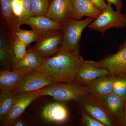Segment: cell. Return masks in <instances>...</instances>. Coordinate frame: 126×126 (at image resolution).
Listing matches in <instances>:
<instances>
[{"instance_id":"29","label":"cell","mask_w":126,"mask_h":126,"mask_svg":"<svg viewBox=\"0 0 126 126\" xmlns=\"http://www.w3.org/2000/svg\"><path fill=\"white\" fill-rule=\"evenodd\" d=\"M98 10L102 12L108 6L104 0H89Z\"/></svg>"},{"instance_id":"33","label":"cell","mask_w":126,"mask_h":126,"mask_svg":"<svg viewBox=\"0 0 126 126\" xmlns=\"http://www.w3.org/2000/svg\"><path fill=\"white\" fill-rule=\"evenodd\" d=\"M51 0H49V1H51Z\"/></svg>"},{"instance_id":"21","label":"cell","mask_w":126,"mask_h":126,"mask_svg":"<svg viewBox=\"0 0 126 126\" xmlns=\"http://www.w3.org/2000/svg\"><path fill=\"white\" fill-rule=\"evenodd\" d=\"M17 94L14 91H1L0 94V118L4 119L10 110Z\"/></svg>"},{"instance_id":"28","label":"cell","mask_w":126,"mask_h":126,"mask_svg":"<svg viewBox=\"0 0 126 126\" xmlns=\"http://www.w3.org/2000/svg\"><path fill=\"white\" fill-rule=\"evenodd\" d=\"M12 9L13 13L18 19L23 14V7L22 0H11Z\"/></svg>"},{"instance_id":"8","label":"cell","mask_w":126,"mask_h":126,"mask_svg":"<svg viewBox=\"0 0 126 126\" xmlns=\"http://www.w3.org/2000/svg\"><path fill=\"white\" fill-rule=\"evenodd\" d=\"M14 34L0 25V64L2 70L13 69L15 64Z\"/></svg>"},{"instance_id":"13","label":"cell","mask_w":126,"mask_h":126,"mask_svg":"<svg viewBox=\"0 0 126 126\" xmlns=\"http://www.w3.org/2000/svg\"><path fill=\"white\" fill-rule=\"evenodd\" d=\"M109 115L119 123H123L125 102L113 92L96 98Z\"/></svg>"},{"instance_id":"15","label":"cell","mask_w":126,"mask_h":126,"mask_svg":"<svg viewBox=\"0 0 126 126\" xmlns=\"http://www.w3.org/2000/svg\"><path fill=\"white\" fill-rule=\"evenodd\" d=\"M116 76L109 74L99 77L86 85L89 94L96 98L107 95L113 92Z\"/></svg>"},{"instance_id":"16","label":"cell","mask_w":126,"mask_h":126,"mask_svg":"<svg viewBox=\"0 0 126 126\" xmlns=\"http://www.w3.org/2000/svg\"><path fill=\"white\" fill-rule=\"evenodd\" d=\"M23 24L28 25L33 30L42 34L62 29L61 23L54 21L46 16H30L23 22Z\"/></svg>"},{"instance_id":"4","label":"cell","mask_w":126,"mask_h":126,"mask_svg":"<svg viewBox=\"0 0 126 126\" xmlns=\"http://www.w3.org/2000/svg\"><path fill=\"white\" fill-rule=\"evenodd\" d=\"M108 5L101 15L88 26L90 29L99 32L102 35L110 28H123L126 26V14L114 10L112 5Z\"/></svg>"},{"instance_id":"30","label":"cell","mask_w":126,"mask_h":126,"mask_svg":"<svg viewBox=\"0 0 126 126\" xmlns=\"http://www.w3.org/2000/svg\"><path fill=\"white\" fill-rule=\"evenodd\" d=\"M108 2V4L113 5L116 7V10L119 11L121 10L123 4L121 0H106Z\"/></svg>"},{"instance_id":"3","label":"cell","mask_w":126,"mask_h":126,"mask_svg":"<svg viewBox=\"0 0 126 126\" xmlns=\"http://www.w3.org/2000/svg\"><path fill=\"white\" fill-rule=\"evenodd\" d=\"M39 90L41 96H50L59 102L78 101L89 94L86 86L72 83H56Z\"/></svg>"},{"instance_id":"7","label":"cell","mask_w":126,"mask_h":126,"mask_svg":"<svg viewBox=\"0 0 126 126\" xmlns=\"http://www.w3.org/2000/svg\"><path fill=\"white\" fill-rule=\"evenodd\" d=\"M77 102L82 111L97 119L105 126H115L111 118L98 100L92 95L88 94Z\"/></svg>"},{"instance_id":"26","label":"cell","mask_w":126,"mask_h":126,"mask_svg":"<svg viewBox=\"0 0 126 126\" xmlns=\"http://www.w3.org/2000/svg\"><path fill=\"white\" fill-rule=\"evenodd\" d=\"M81 120L84 126H105L101 122L84 112L82 111Z\"/></svg>"},{"instance_id":"11","label":"cell","mask_w":126,"mask_h":126,"mask_svg":"<svg viewBox=\"0 0 126 126\" xmlns=\"http://www.w3.org/2000/svg\"><path fill=\"white\" fill-rule=\"evenodd\" d=\"M55 83L37 70L25 75L20 79L15 89L16 94L29 92L42 89L46 86Z\"/></svg>"},{"instance_id":"19","label":"cell","mask_w":126,"mask_h":126,"mask_svg":"<svg viewBox=\"0 0 126 126\" xmlns=\"http://www.w3.org/2000/svg\"><path fill=\"white\" fill-rule=\"evenodd\" d=\"M43 59V56L33 48L28 49L24 58L15 65L12 70L22 69L33 72L40 67Z\"/></svg>"},{"instance_id":"17","label":"cell","mask_w":126,"mask_h":126,"mask_svg":"<svg viewBox=\"0 0 126 126\" xmlns=\"http://www.w3.org/2000/svg\"><path fill=\"white\" fill-rule=\"evenodd\" d=\"M31 72L19 69L11 71L2 70L0 72V89L1 91H13L15 89L21 78Z\"/></svg>"},{"instance_id":"32","label":"cell","mask_w":126,"mask_h":126,"mask_svg":"<svg viewBox=\"0 0 126 126\" xmlns=\"http://www.w3.org/2000/svg\"><path fill=\"white\" fill-rule=\"evenodd\" d=\"M123 123L125 126H126V101L125 102V107H124V113H123Z\"/></svg>"},{"instance_id":"24","label":"cell","mask_w":126,"mask_h":126,"mask_svg":"<svg viewBox=\"0 0 126 126\" xmlns=\"http://www.w3.org/2000/svg\"><path fill=\"white\" fill-rule=\"evenodd\" d=\"M113 92L117 94L122 100L126 101V75L116 76L113 86Z\"/></svg>"},{"instance_id":"18","label":"cell","mask_w":126,"mask_h":126,"mask_svg":"<svg viewBox=\"0 0 126 126\" xmlns=\"http://www.w3.org/2000/svg\"><path fill=\"white\" fill-rule=\"evenodd\" d=\"M0 25L10 32L14 33L17 28L18 19L16 17L12 9L11 0H0Z\"/></svg>"},{"instance_id":"27","label":"cell","mask_w":126,"mask_h":126,"mask_svg":"<svg viewBox=\"0 0 126 126\" xmlns=\"http://www.w3.org/2000/svg\"><path fill=\"white\" fill-rule=\"evenodd\" d=\"M23 2V14L18 19V25L19 26L27 18L30 16L32 0H22Z\"/></svg>"},{"instance_id":"9","label":"cell","mask_w":126,"mask_h":126,"mask_svg":"<svg viewBox=\"0 0 126 126\" xmlns=\"http://www.w3.org/2000/svg\"><path fill=\"white\" fill-rule=\"evenodd\" d=\"M63 38L62 30L53 31L43 34L33 47L44 58L58 51Z\"/></svg>"},{"instance_id":"2","label":"cell","mask_w":126,"mask_h":126,"mask_svg":"<svg viewBox=\"0 0 126 126\" xmlns=\"http://www.w3.org/2000/svg\"><path fill=\"white\" fill-rule=\"evenodd\" d=\"M94 19L88 17L83 20L69 19L61 23L63 38L59 49L79 51L80 42L84 30Z\"/></svg>"},{"instance_id":"20","label":"cell","mask_w":126,"mask_h":126,"mask_svg":"<svg viewBox=\"0 0 126 126\" xmlns=\"http://www.w3.org/2000/svg\"><path fill=\"white\" fill-rule=\"evenodd\" d=\"M75 12L81 18L87 16L94 19L97 18L102 12L89 0H71Z\"/></svg>"},{"instance_id":"1","label":"cell","mask_w":126,"mask_h":126,"mask_svg":"<svg viewBox=\"0 0 126 126\" xmlns=\"http://www.w3.org/2000/svg\"><path fill=\"white\" fill-rule=\"evenodd\" d=\"M84 61L79 51L59 49L54 54L44 58L36 70L55 83H76L77 72Z\"/></svg>"},{"instance_id":"5","label":"cell","mask_w":126,"mask_h":126,"mask_svg":"<svg viewBox=\"0 0 126 126\" xmlns=\"http://www.w3.org/2000/svg\"><path fill=\"white\" fill-rule=\"evenodd\" d=\"M41 96V94L39 90L17 94L10 110L2 120V125L5 126H12L27 107Z\"/></svg>"},{"instance_id":"22","label":"cell","mask_w":126,"mask_h":126,"mask_svg":"<svg viewBox=\"0 0 126 126\" xmlns=\"http://www.w3.org/2000/svg\"><path fill=\"white\" fill-rule=\"evenodd\" d=\"M43 34L33 30H27L21 29L20 27L17 28L14 33L15 37L27 46L33 42L38 41Z\"/></svg>"},{"instance_id":"14","label":"cell","mask_w":126,"mask_h":126,"mask_svg":"<svg viewBox=\"0 0 126 126\" xmlns=\"http://www.w3.org/2000/svg\"><path fill=\"white\" fill-rule=\"evenodd\" d=\"M94 61L84 60L77 72L76 83L86 86L99 77L110 74L106 69L97 67Z\"/></svg>"},{"instance_id":"25","label":"cell","mask_w":126,"mask_h":126,"mask_svg":"<svg viewBox=\"0 0 126 126\" xmlns=\"http://www.w3.org/2000/svg\"><path fill=\"white\" fill-rule=\"evenodd\" d=\"M27 46L25 45L24 43H22L15 37L13 46L15 58V64L14 67L15 65L22 60L25 55L27 52Z\"/></svg>"},{"instance_id":"10","label":"cell","mask_w":126,"mask_h":126,"mask_svg":"<svg viewBox=\"0 0 126 126\" xmlns=\"http://www.w3.org/2000/svg\"><path fill=\"white\" fill-rule=\"evenodd\" d=\"M46 16L60 23L69 18H82L75 12L71 0H52Z\"/></svg>"},{"instance_id":"12","label":"cell","mask_w":126,"mask_h":126,"mask_svg":"<svg viewBox=\"0 0 126 126\" xmlns=\"http://www.w3.org/2000/svg\"><path fill=\"white\" fill-rule=\"evenodd\" d=\"M40 116L43 121L50 124H60L68 119V112L67 108L60 102L46 104L41 109Z\"/></svg>"},{"instance_id":"6","label":"cell","mask_w":126,"mask_h":126,"mask_svg":"<svg viewBox=\"0 0 126 126\" xmlns=\"http://www.w3.org/2000/svg\"><path fill=\"white\" fill-rule=\"evenodd\" d=\"M94 63L97 67L106 69L114 76L126 75V40L116 53L109 55Z\"/></svg>"},{"instance_id":"23","label":"cell","mask_w":126,"mask_h":126,"mask_svg":"<svg viewBox=\"0 0 126 126\" xmlns=\"http://www.w3.org/2000/svg\"><path fill=\"white\" fill-rule=\"evenodd\" d=\"M50 4L49 0H32L30 16H46Z\"/></svg>"},{"instance_id":"31","label":"cell","mask_w":126,"mask_h":126,"mask_svg":"<svg viewBox=\"0 0 126 126\" xmlns=\"http://www.w3.org/2000/svg\"><path fill=\"white\" fill-rule=\"evenodd\" d=\"M26 126V124L25 122L23 120L21 119H16V120L14 122V124L12 125V126Z\"/></svg>"}]
</instances>
